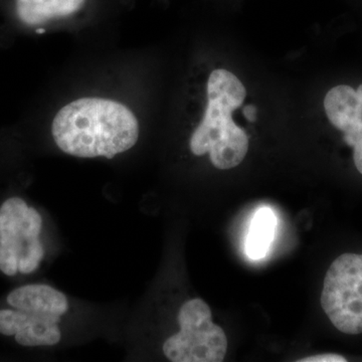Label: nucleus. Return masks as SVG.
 <instances>
[{
  "label": "nucleus",
  "mask_w": 362,
  "mask_h": 362,
  "mask_svg": "<svg viewBox=\"0 0 362 362\" xmlns=\"http://www.w3.org/2000/svg\"><path fill=\"white\" fill-rule=\"evenodd\" d=\"M52 135L59 149L78 158L112 159L135 146L139 123L125 105L104 98H81L54 116Z\"/></svg>",
  "instance_id": "f257e3e1"
},
{
  "label": "nucleus",
  "mask_w": 362,
  "mask_h": 362,
  "mask_svg": "<svg viewBox=\"0 0 362 362\" xmlns=\"http://www.w3.org/2000/svg\"><path fill=\"white\" fill-rule=\"evenodd\" d=\"M207 105L202 122L192 133L189 148L195 156L209 153L214 168H237L249 149L246 131L233 120L247 96L246 88L232 71L216 69L206 86Z\"/></svg>",
  "instance_id": "f03ea898"
},
{
  "label": "nucleus",
  "mask_w": 362,
  "mask_h": 362,
  "mask_svg": "<svg viewBox=\"0 0 362 362\" xmlns=\"http://www.w3.org/2000/svg\"><path fill=\"white\" fill-rule=\"evenodd\" d=\"M42 218L21 197H11L0 207V271L8 277L28 275L45 258L40 235Z\"/></svg>",
  "instance_id": "7ed1b4c3"
},
{
  "label": "nucleus",
  "mask_w": 362,
  "mask_h": 362,
  "mask_svg": "<svg viewBox=\"0 0 362 362\" xmlns=\"http://www.w3.org/2000/svg\"><path fill=\"white\" fill-rule=\"evenodd\" d=\"M180 331L162 345L164 356L173 362H221L225 359L228 339L225 331L213 322L206 302L187 300L177 314Z\"/></svg>",
  "instance_id": "20e7f679"
},
{
  "label": "nucleus",
  "mask_w": 362,
  "mask_h": 362,
  "mask_svg": "<svg viewBox=\"0 0 362 362\" xmlns=\"http://www.w3.org/2000/svg\"><path fill=\"white\" fill-rule=\"evenodd\" d=\"M321 307L342 334H362V252H343L324 277Z\"/></svg>",
  "instance_id": "39448f33"
},
{
  "label": "nucleus",
  "mask_w": 362,
  "mask_h": 362,
  "mask_svg": "<svg viewBox=\"0 0 362 362\" xmlns=\"http://www.w3.org/2000/svg\"><path fill=\"white\" fill-rule=\"evenodd\" d=\"M64 316L51 312L0 310V333L13 337L25 347H52L61 342V323Z\"/></svg>",
  "instance_id": "423d86ee"
},
{
  "label": "nucleus",
  "mask_w": 362,
  "mask_h": 362,
  "mask_svg": "<svg viewBox=\"0 0 362 362\" xmlns=\"http://www.w3.org/2000/svg\"><path fill=\"white\" fill-rule=\"evenodd\" d=\"M328 120L341 131L343 142L352 149L362 133V84L358 89L347 85L332 88L324 99Z\"/></svg>",
  "instance_id": "0eeeda50"
},
{
  "label": "nucleus",
  "mask_w": 362,
  "mask_h": 362,
  "mask_svg": "<svg viewBox=\"0 0 362 362\" xmlns=\"http://www.w3.org/2000/svg\"><path fill=\"white\" fill-rule=\"evenodd\" d=\"M7 304L25 311L51 312L65 316L70 302L65 293L52 286L30 284L16 288L6 298Z\"/></svg>",
  "instance_id": "6e6552de"
},
{
  "label": "nucleus",
  "mask_w": 362,
  "mask_h": 362,
  "mask_svg": "<svg viewBox=\"0 0 362 362\" xmlns=\"http://www.w3.org/2000/svg\"><path fill=\"white\" fill-rule=\"evenodd\" d=\"M86 0H16V13L26 25H42L77 13Z\"/></svg>",
  "instance_id": "1a4fd4ad"
},
{
  "label": "nucleus",
  "mask_w": 362,
  "mask_h": 362,
  "mask_svg": "<svg viewBox=\"0 0 362 362\" xmlns=\"http://www.w3.org/2000/svg\"><path fill=\"white\" fill-rule=\"evenodd\" d=\"M276 216L268 207H262L250 226L246 243L247 257L252 259H259L266 256L272 240L275 235Z\"/></svg>",
  "instance_id": "9d476101"
},
{
  "label": "nucleus",
  "mask_w": 362,
  "mask_h": 362,
  "mask_svg": "<svg viewBox=\"0 0 362 362\" xmlns=\"http://www.w3.org/2000/svg\"><path fill=\"white\" fill-rule=\"evenodd\" d=\"M300 362H345L347 361L346 357L340 356V354H319V356H314L306 357V358L301 359Z\"/></svg>",
  "instance_id": "9b49d317"
},
{
  "label": "nucleus",
  "mask_w": 362,
  "mask_h": 362,
  "mask_svg": "<svg viewBox=\"0 0 362 362\" xmlns=\"http://www.w3.org/2000/svg\"><path fill=\"white\" fill-rule=\"evenodd\" d=\"M352 159L356 170L362 175V133L352 147Z\"/></svg>",
  "instance_id": "f8f14e48"
},
{
  "label": "nucleus",
  "mask_w": 362,
  "mask_h": 362,
  "mask_svg": "<svg viewBox=\"0 0 362 362\" xmlns=\"http://www.w3.org/2000/svg\"><path fill=\"white\" fill-rule=\"evenodd\" d=\"M256 114V107L252 106V105H251V106H247L246 108L244 109V115L250 122H255V121L257 120Z\"/></svg>",
  "instance_id": "ddd939ff"
}]
</instances>
